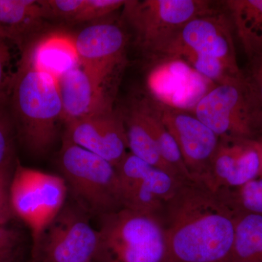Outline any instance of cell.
Returning a JSON list of instances; mask_svg holds the SVG:
<instances>
[{
  "label": "cell",
  "instance_id": "obj_1",
  "mask_svg": "<svg viewBox=\"0 0 262 262\" xmlns=\"http://www.w3.org/2000/svg\"><path fill=\"white\" fill-rule=\"evenodd\" d=\"M237 216L206 186L183 182L160 216L171 262H229Z\"/></svg>",
  "mask_w": 262,
  "mask_h": 262
},
{
  "label": "cell",
  "instance_id": "obj_2",
  "mask_svg": "<svg viewBox=\"0 0 262 262\" xmlns=\"http://www.w3.org/2000/svg\"><path fill=\"white\" fill-rule=\"evenodd\" d=\"M8 102L15 134L26 149L34 156L49 152L63 122L58 81L22 55Z\"/></svg>",
  "mask_w": 262,
  "mask_h": 262
},
{
  "label": "cell",
  "instance_id": "obj_3",
  "mask_svg": "<svg viewBox=\"0 0 262 262\" xmlns=\"http://www.w3.org/2000/svg\"><path fill=\"white\" fill-rule=\"evenodd\" d=\"M99 221L94 262H171L160 215L123 208Z\"/></svg>",
  "mask_w": 262,
  "mask_h": 262
},
{
  "label": "cell",
  "instance_id": "obj_4",
  "mask_svg": "<svg viewBox=\"0 0 262 262\" xmlns=\"http://www.w3.org/2000/svg\"><path fill=\"white\" fill-rule=\"evenodd\" d=\"M58 166L75 204L89 216L124 208L117 169L107 160L63 136Z\"/></svg>",
  "mask_w": 262,
  "mask_h": 262
},
{
  "label": "cell",
  "instance_id": "obj_5",
  "mask_svg": "<svg viewBox=\"0 0 262 262\" xmlns=\"http://www.w3.org/2000/svg\"><path fill=\"white\" fill-rule=\"evenodd\" d=\"M220 139H255L262 129V113L244 75L215 84L191 110Z\"/></svg>",
  "mask_w": 262,
  "mask_h": 262
},
{
  "label": "cell",
  "instance_id": "obj_6",
  "mask_svg": "<svg viewBox=\"0 0 262 262\" xmlns=\"http://www.w3.org/2000/svg\"><path fill=\"white\" fill-rule=\"evenodd\" d=\"M124 7L139 46L160 57L189 20L215 10L213 3L206 0L127 1Z\"/></svg>",
  "mask_w": 262,
  "mask_h": 262
},
{
  "label": "cell",
  "instance_id": "obj_7",
  "mask_svg": "<svg viewBox=\"0 0 262 262\" xmlns=\"http://www.w3.org/2000/svg\"><path fill=\"white\" fill-rule=\"evenodd\" d=\"M76 204L61 211L32 237V262H94L98 229Z\"/></svg>",
  "mask_w": 262,
  "mask_h": 262
},
{
  "label": "cell",
  "instance_id": "obj_8",
  "mask_svg": "<svg viewBox=\"0 0 262 262\" xmlns=\"http://www.w3.org/2000/svg\"><path fill=\"white\" fill-rule=\"evenodd\" d=\"M68 188L61 175L24 166L17 160L10 189L15 217L35 235L66 204Z\"/></svg>",
  "mask_w": 262,
  "mask_h": 262
},
{
  "label": "cell",
  "instance_id": "obj_9",
  "mask_svg": "<svg viewBox=\"0 0 262 262\" xmlns=\"http://www.w3.org/2000/svg\"><path fill=\"white\" fill-rule=\"evenodd\" d=\"M232 30L229 15L215 9L186 24L161 57L182 61L203 58L220 62L234 73H242L237 65Z\"/></svg>",
  "mask_w": 262,
  "mask_h": 262
},
{
  "label": "cell",
  "instance_id": "obj_10",
  "mask_svg": "<svg viewBox=\"0 0 262 262\" xmlns=\"http://www.w3.org/2000/svg\"><path fill=\"white\" fill-rule=\"evenodd\" d=\"M116 169L124 208L160 216L165 203L184 182L130 152Z\"/></svg>",
  "mask_w": 262,
  "mask_h": 262
},
{
  "label": "cell",
  "instance_id": "obj_11",
  "mask_svg": "<svg viewBox=\"0 0 262 262\" xmlns=\"http://www.w3.org/2000/svg\"><path fill=\"white\" fill-rule=\"evenodd\" d=\"M158 103L164 124L177 142L188 171L194 182L207 187L220 138L189 110Z\"/></svg>",
  "mask_w": 262,
  "mask_h": 262
},
{
  "label": "cell",
  "instance_id": "obj_12",
  "mask_svg": "<svg viewBox=\"0 0 262 262\" xmlns=\"http://www.w3.org/2000/svg\"><path fill=\"white\" fill-rule=\"evenodd\" d=\"M80 67L105 85L111 86L125 62L127 38L116 24L89 26L73 38Z\"/></svg>",
  "mask_w": 262,
  "mask_h": 262
},
{
  "label": "cell",
  "instance_id": "obj_13",
  "mask_svg": "<svg viewBox=\"0 0 262 262\" xmlns=\"http://www.w3.org/2000/svg\"><path fill=\"white\" fill-rule=\"evenodd\" d=\"M65 137L116 168L128 149L122 113L113 110L65 124Z\"/></svg>",
  "mask_w": 262,
  "mask_h": 262
},
{
  "label": "cell",
  "instance_id": "obj_14",
  "mask_svg": "<svg viewBox=\"0 0 262 262\" xmlns=\"http://www.w3.org/2000/svg\"><path fill=\"white\" fill-rule=\"evenodd\" d=\"M260 141L220 139L212 160L207 187L213 192L241 187L259 177Z\"/></svg>",
  "mask_w": 262,
  "mask_h": 262
},
{
  "label": "cell",
  "instance_id": "obj_15",
  "mask_svg": "<svg viewBox=\"0 0 262 262\" xmlns=\"http://www.w3.org/2000/svg\"><path fill=\"white\" fill-rule=\"evenodd\" d=\"M58 85L64 124L113 110L108 86L80 67L63 76Z\"/></svg>",
  "mask_w": 262,
  "mask_h": 262
},
{
  "label": "cell",
  "instance_id": "obj_16",
  "mask_svg": "<svg viewBox=\"0 0 262 262\" xmlns=\"http://www.w3.org/2000/svg\"><path fill=\"white\" fill-rule=\"evenodd\" d=\"M22 55L36 70L57 81L80 67L73 37L61 33L48 34L32 48L24 50Z\"/></svg>",
  "mask_w": 262,
  "mask_h": 262
},
{
  "label": "cell",
  "instance_id": "obj_17",
  "mask_svg": "<svg viewBox=\"0 0 262 262\" xmlns=\"http://www.w3.org/2000/svg\"><path fill=\"white\" fill-rule=\"evenodd\" d=\"M44 18L42 1L0 0V37L23 52Z\"/></svg>",
  "mask_w": 262,
  "mask_h": 262
},
{
  "label": "cell",
  "instance_id": "obj_18",
  "mask_svg": "<svg viewBox=\"0 0 262 262\" xmlns=\"http://www.w3.org/2000/svg\"><path fill=\"white\" fill-rule=\"evenodd\" d=\"M126 129L129 152L175 178L184 180L175 169L168 165L160 155L154 136L136 101L126 111L122 112Z\"/></svg>",
  "mask_w": 262,
  "mask_h": 262
},
{
  "label": "cell",
  "instance_id": "obj_19",
  "mask_svg": "<svg viewBox=\"0 0 262 262\" xmlns=\"http://www.w3.org/2000/svg\"><path fill=\"white\" fill-rule=\"evenodd\" d=\"M247 57L262 49V0L223 2Z\"/></svg>",
  "mask_w": 262,
  "mask_h": 262
},
{
  "label": "cell",
  "instance_id": "obj_20",
  "mask_svg": "<svg viewBox=\"0 0 262 262\" xmlns=\"http://www.w3.org/2000/svg\"><path fill=\"white\" fill-rule=\"evenodd\" d=\"M135 101L145 117L163 159L178 172L184 180L194 181L184 165L177 142L164 124L158 101L151 96Z\"/></svg>",
  "mask_w": 262,
  "mask_h": 262
},
{
  "label": "cell",
  "instance_id": "obj_21",
  "mask_svg": "<svg viewBox=\"0 0 262 262\" xmlns=\"http://www.w3.org/2000/svg\"><path fill=\"white\" fill-rule=\"evenodd\" d=\"M229 262H262V215H237Z\"/></svg>",
  "mask_w": 262,
  "mask_h": 262
},
{
  "label": "cell",
  "instance_id": "obj_22",
  "mask_svg": "<svg viewBox=\"0 0 262 262\" xmlns=\"http://www.w3.org/2000/svg\"><path fill=\"white\" fill-rule=\"evenodd\" d=\"M237 215H262V178L253 179L241 187L225 188L214 192Z\"/></svg>",
  "mask_w": 262,
  "mask_h": 262
},
{
  "label": "cell",
  "instance_id": "obj_23",
  "mask_svg": "<svg viewBox=\"0 0 262 262\" xmlns=\"http://www.w3.org/2000/svg\"><path fill=\"white\" fill-rule=\"evenodd\" d=\"M8 103H0V169L14 167V123Z\"/></svg>",
  "mask_w": 262,
  "mask_h": 262
},
{
  "label": "cell",
  "instance_id": "obj_24",
  "mask_svg": "<svg viewBox=\"0 0 262 262\" xmlns=\"http://www.w3.org/2000/svg\"><path fill=\"white\" fill-rule=\"evenodd\" d=\"M10 43L0 37V103H8L16 71L13 69ZM18 68V67H17Z\"/></svg>",
  "mask_w": 262,
  "mask_h": 262
},
{
  "label": "cell",
  "instance_id": "obj_25",
  "mask_svg": "<svg viewBox=\"0 0 262 262\" xmlns=\"http://www.w3.org/2000/svg\"><path fill=\"white\" fill-rule=\"evenodd\" d=\"M24 237L18 229L0 227V262H18L23 248Z\"/></svg>",
  "mask_w": 262,
  "mask_h": 262
},
{
  "label": "cell",
  "instance_id": "obj_26",
  "mask_svg": "<svg viewBox=\"0 0 262 262\" xmlns=\"http://www.w3.org/2000/svg\"><path fill=\"white\" fill-rule=\"evenodd\" d=\"M85 0H46L42 1L46 18H54L74 22Z\"/></svg>",
  "mask_w": 262,
  "mask_h": 262
},
{
  "label": "cell",
  "instance_id": "obj_27",
  "mask_svg": "<svg viewBox=\"0 0 262 262\" xmlns=\"http://www.w3.org/2000/svg\"><path fill=\"white\" fill-rule=\"evenodd\" d=\"M126 3L123 0H85L75 23L102 18L124 6Z\"/></svg>",
  "mask_w": 262,
  "mask_h": 262
},
{
  "label": "cell",
  "instance_id": "obj_28",
  "mask_svg": "<svg viewBox=\"0 0 262 262\" xmlns=\"http://www.w3.org/2000/svg\"><path fill=\"white\" fill-rule=\"evenodd\" d=\"M248 58L247 73L243 75L255 102L262 113V49Z\"/></svg>",
  "mask_w": 262,
  "mask_h": 262
},
{
  "label": "cell",
  "instance_id": "obj_29",
  "mask_svg": "<svg viewBox=\"0 0 262 262\" xmlns=\"http://www.w3.org/2000/svg\"><path fill=\"white\" fill-rule=\"evenodd\" d=\"M15 167L0 169V227L8 225L15 217L10 200V184Z\"/></svg>",
  "mask_w": 262,
  "mask_h": 262
},
{
  "label": "cell",
  "instance_id": "obj_30",
  "mask_svg": "<svg viewBox=\"0 0 262 262\" xmlns=\"http://www.w3.org/2000/svg\"><path fill=\"white\" fill-rule=\"evenodd\" d=\"M260 161H261V165H260L259 177L262 178V139L260 141Z\"/></svg>",
  "mask_w": 262,
  "mask_h": 262
},
{
  "label": "cell",
  "instance_id": "obj_31",
  "mask_svg": "<svg viewBox=\"0 0 262 262\" xmlns=\"http://www.w3.org/2000/svg\"><path fill=\"white\" fill-rule=\"evenodd\" d=\"M18 262H20V261H18Z\"/></svg>",
  "mask_w": 262,
  "mask_h": 262
}]
</instances>
